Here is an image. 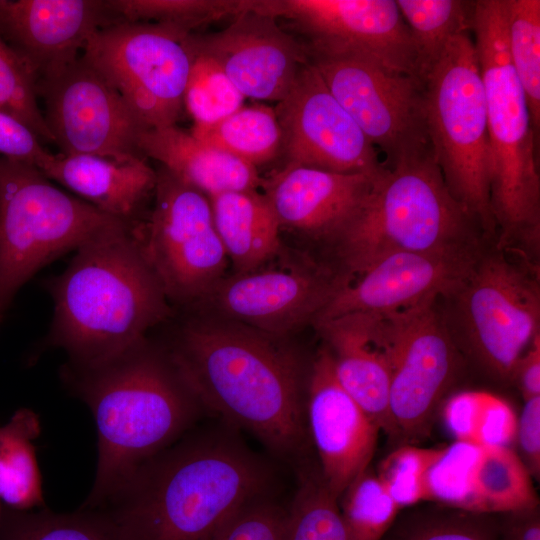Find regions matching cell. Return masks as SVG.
<instances>
[{"mask_svg": "<svg viewBox=\"0 0 540 540\" xmlns=\"http://www.w3.org/2000/svg\"><path fill=\"white\" fill-rule=\"evenodd\" d=\"M269 483L266 465L237 441L191 438L146 461L103 509L122 540H216Z\"/></svg>", "mask_w": 540, "mask_h": 540, "instance_id": "6da1fadb", "label": "cell"}, {"mask_svg": "<svg viewBox=\"0 0 540 540\" xmlns=\"http://www.w3.org/2000/svg\"><path fill=\"white\" fill-rule=\"evenodd\" d=\"M168 357L198 404L277 453L303 448L299 365L273 336L237 323H190Z\"/></svg>", "mask_w": 540, "mask_h": 540, "instance_id": "7a4b0ae2", "label": "cell"}, {"mask_svg": "<svg viewBox=\"0 0 540 540\" xmlns=\"http://www.w3.org/2000/svg\"><path fill=\"white\" fill-rule=\"evenodd\" d=\"M139 228L119 221L100 230L49 284L55 304L49 343L64 349L75 369L117 357L169 314Z\"/></svg>", "mask_w": 540, "mask_h": 540, "instance_id": "3957f363", "label": "cell"}, {"mask_svg": "<svg viewBox=\"0 0 540 540\" xmlns=\"http://www.w3.org/2000/svg\"><path fill=\"white\" fill-rule=\"evenodd\" d=\"M74 370V388L97 428L95 479L81 507L103 508L190 427L198 402L169 357L151 352L145 339L101 365Z\"/></svg>", "mask_w": 540, "mask_h": 540, "instance_id": "277c9868", "label": "cell"}, {"mask_svg": "<svg viewBox=\"0 0 540 540\" xmlns=\"http://www.w3.org/2000/svg\"><path fill=\"white\" fill-rule=\"evenodd\" d=\"M484 88L498 248L538 244L540 176L526 97L511 65L503 0L474 1L471 26Z\"/></svg>", "mask_w": 540, "mask_h": 540, "instance_id": "5b68a950", "label": "cell"}, {"mask_svg": "<svg viewBox=\"0 0 540 540\" xmlns=\"http://www.w3.org/2000/svg\"><path fill=\"white\" fill-rule=\"evenodd\" d=\"M483 232L449 191L434 154L383 167L355 219L334 242L350 274L399 252L479 246Z\"/></svg>", "mask_w": 540, "mask_h": 540, "instance_id": "8992f818", "label": "cell"}, {"mask_svg": "<svg viewBox=\"0 0 540 540\" xmlns=\"http://www.w3.org/2000/svg\"><path fill=\"white\" fill-rule=\"evenodd\" d=\"M434 158L454 198L486 238L497 232L491 203L486 102L470 32L453 37L423 79Z\"/></svg>", "mask_w": 540, "mask_h": 540, "instance_id": "52a82bcc", "label": "cell"}, {"mask_svg": "<svg viewBox=\"0 0 540 540\" xmlns=\"http://www.w3.org/2000/svg\"><path fill=\"white\" fill-rule=\"evenodd\" d=\"M119 221L63 192L37 167L0 157V317L42 266Z\"/></svg>", "mask_w": 540, "mask_h": 540, "instance_id": "ba28073f", "label": "cell"}, {"mask_svg": "<svg viewBox=\"0 0 540 540\" xmlns=\"http://www.w3.org/2000/svg\"><path fill=\"white\" fill-rule=\"evenodd\" d=\"M306 48L332 95L384 156L385 168L433 154L419 78L362 51Z\"/></svg>", "mask_w": 540, "mask_h": 540, "instance_id": "9c48e42d", "label": "cell"}, {"mask_svg": "<svg viewBox=\"0 0 540 540\" xmlns=\"http://www.w3.org/2000/svg\"><path fill=\"white\" fill-rule=\"evenodd\" d=\"M498 250L482 252L451 298L467 353L489 376L505 383L539 335L540 291L528 265Z\"/></svg>", "mask_w": 540, "mask_h": 540, "instance_id": "30bf717a", "label": "cell"}, {"mask_svg": "<svg viewBox=\"0 0 540 540\" xmlns=\"http://www.w3.org/2000/svg\"><path fill=\"white\" fill-rule=\"evenodd\" d=\"M189 34L164 25L116 22L82 56L118 91L144 130L177 125L191 65Z\"/></svg>", "mask_w": 540, "mask_h": 540, "instance_id": "8fae6325", "label": "cell"}, {"mask_svg": "<svg viewBox=\"0 0 540 540\" xmlns=\"http://www.w3.org/2000/svg\"><path fill=\"white\" fill-rule=\"evenodd\" d=\"M438 299L388 313L389 437L416 444L431 432L437 412L461 371L462 360Z\"/></svg>", "mask_w": 540, "mask_h": 540, "instance_id": "7c38bea8", "label": "cell"}, {"mask_svg": "<svg viewBox=\"0 0 540 540\" xmlns=\"http://www.w3.org/2000/svg\"><path fill=\"white\" fill-rule=\"evenodd\" d=\"M153 197L139 238L167 299L190 302L211 293L228 257L209 198L162 166Z\"/></svg>", "mask_w": 540, "mask_h": 540, "instance_id": "4fadbf2b", "label": "cell"}, {"mask_svg": "<svg viewBox=\"0 0 540 540\" xmlns=\"http://www.w3.org/2000/svg\"><path fill=\"white\" fill-rule=\"evenodd\" d=\"M47 128L62 155L145 158L144 130L118 91L81 55L61 72L37 82Z\"/></svg>", "mask_w": 540, "mask_h": 540, "instance_id": "5bb4252c", "label": "cell"}, {"mask_svg": "<svg viewBox=\"0 0 540 540\" xmlns=\"http://www.w3.org/2000/svg\"><path fill=\"white\" fill-rule=\"evenodd\" d=\"M274 110L284 166L370 175L384 167L378 151L310 62Z\"/></svg>", "mask_w": 540, "mask_h": 540, "instance_id": "9a60e30c", "label": "cell"}, {"mask_svg": "<svg viewBox=\"0 0 540 540\" xmlns=\"http://www.w3.org/2000/svg\"><path fill=\"white\" fill-rule=\"evenodd\" d=\"M482 252L479 245L386 255L362 270L354 283L347 280L314 324L350 313L388 314L431 299L452 297Z\"/></svg>", "mask_w": 540, "mask_h": 540, "instance_id": "2e32d148", "label": "cell"}, {"mask_svg": "<svg viewBox=\"0 0 540 540\" xmlns=\"http://www.w3.org/2000/svg\"><path fill=\"white\" fill-rule=\"evenodd\" d=\"M253 9L295 22L306 47L362 51L417 77L410 31L395 0L254 1Z\"/></svg>", "mask_w": 540, "mask_h": 540, "instance_id": "e0dca14e", "label": "cell"}, {"mask_svg": "<svg viewBox=\"0 0 540 540\" xmlns=\"http://www.w3.org/2000/svg\"><path fill=\"white\" fill-rule=\"evenodd\" d=\"M532 476L509 446L455 441L426 477V502L488 515L538 507Z\"/></svg>", "mask_w": 540, "mask_h": 540, "instance_id": "ac0fdd59", "label": "cell"}, {"mask_svg": "<svg viewBox=\"0 0 540 540\" xmlns=\"http://www.w3.org/2000/svg\"><path fill=\"white\" fill-rule=\"evenodd\" d=\"M253 4L225 29L189 34L187 43L211 57L245 98L278 103L309 62L308 51L279 27L275 17L254 10Z\"/></svg>", "mask_w": 540, "mask_h": 540, "instance_id": "d6986e66", "label": "cell"}, {"mask_svg": "<svg viewBox=\"0 0 540 540\" xmlns=\"http://www.w3.org/2000/svg\"><path fill=\"white\" fill-rule=\"evenodd\" d=\"M113 23L102 0H0V36L37 82L74 63L94 34Z\"/></svg>", "mask_w": 540, "mask_h": 540, "instance_id": "ffe728a7", "label": "cell"}, {"mask_svg": "<svg viewBox=\"0 0 540 540\" xmlns=\"http://www.w3.org/2000/svg\"><path fill=\"white\" fill-rule=\"evenodd\" d=\"M306 416L321 477L339 500L369 467L380 430L339 383L327 347L319 352L312 366Z\"/></svg>", "mask_w": 540, "mask_h": 540, "instance_id": "44dd1931", "label": "cell"}, {"mask_svg": "<svg viewBox=\"0 0 540 540\" xmlns=\"http://www.w3.org/2000/svg\"><path fill=\"white\" fill-rule=\"evenodd\" d=\"M346 281L303 269L252 271L221 280L211 293L227 318L277 337L314 322Z\"/></svg>", "mask_w": 540, "mask_h": 540, "instance_id": "7402d4cb", "label": "cell"}, {"mask_svg": "<svg viewBox=\"0 0 540 540\" xmlns=\"http://www.w3.org/2000/svg\"><path fill=\"white\" fill-rule=\"evenodd\" d=\"M376 175L283 166L262 179V194L280 227L335 242L359 213Z\"/></svg>", "mask_w": 540, "mask_h": 540, "instance_id": "603a6c76", "label": "cell"}, {"mask_svg": "<svg viewBox=\"0 0 540 540\" xmlns=\"http://www.w3.org/2000/svg\"><path fill=\"white\" fill-rule=\"evenodd\" d=\"M335 375L371 421L389 434V327L386 314L350 313L315 324Z\"/></svg>", "mask_w": 540, "mask_h": 540, "instance_id": "cb8c5ba5", "label": "cell"}, {"mask_svg": "<svg viewBox=\"0 0 540 540\" xmlns=\"http://www.w3.org/2000/svg\"><path fill=\"white\" fill-rule=\"evenodd\" d=\"M39 170L102 212L136 225L143 223L142 211L157 182L146 158L52 154Z\"/></svg>", "mask_w": 540, "mask_h": 540, "instance_id": "d4e9b609", "label": "cell"}, {"mask_svg": "<svg viewBox=\"0 0 540 540\" xmlns=\"http://www.w3.org/2000/svg\"><path fill=\"white\" fill-rule=\"evenodd\" d=\"M138 147L145 158L158 161L208 198L261 186L256 167L200 141L177 125L143 130Z\"/></svg>", "mask_w": 540, "mask_h": 540, "instance_id": "484cf974", "label": "cell"}, {"mask_svg": "<svg viewBox=\"0 0 540 540\" xmlns=\"http://www.w3.org/2000/svg\"><path fill=\"white\" fill-rule=\"evenodd\" d=\"M216 231L236 274L255 271L280 249V225L257 190L209 198Z\"/></svg>", "mask_w": 540, "mask_h": 540, "instance_id": "4316f807", "label": "cell"}, {"mask_svg": "<svg viewBox=\"0 0 540 540\" xmlns=\"http://www.w3.org/2000/svg\"><path fill=\"white\" fill-rule=\"evenodd\" d=\"M40 433L38 416L18 409L0 426V499L11 509L44 505L41 476L33 440Z\"/></svg>", "mask_w": 540, "mask_h": 540, "instance_id": "83f0119b", "label": "cell"}, {"mask_svg": "<svg viewBox=\"0 0 540 540\" xmlns=\"http://www.w3.org/2000/svg\"><path fill=\"white\" fill-rule=\"evenodd\" d=\"M395 1L410 31L417 77L423 81L449 41L459 34L471 32L474 1Z\"/></svg>", "mask_w": 540, "mask_h": 540, "instance_id": "f1b7e54d", "label": "cell"}, {"mask_svg": "<svg viewBox=\"0 0 540 540\" xmlns=\"http://www.w3.org/2000/svg\"><path fill=\"white\" fill-rule=\"evenodd\" d=\"M192 135L254 167L279 155L281 130L275 110L266 105L241 107L215 124L193 126Z\"/></svg>", "mask_w": 540, "mask_h": 540, "instance_id": "f546056e", "label": "cell"}, {"mask_svg": "<svg viewBox=\"0 0 540 540\" xmlns=\"http://www.w3.org/2000/svg\"><path fill=\"white\" fill-rule=\"evenodd\" d=\"M441 407L446 428L455 441L509 447L515 441L518 417L498 395L463 390L450 394Z\"/></svg>", "mask_w": 540, "mask_h": 540, "instance_id": "4dcf8cb0", "label": "cell"}, {"mask_svg": "<svg viewBox=\"0 0 540 540\" xmlns=\"http://www.w3.org/2000/svg\"><path fill=\"white\" fill-rule=\"evenodd\" d=\"M32 510V509H31ZM9 509L0 515V540H122L106 509L71 513Z\"/></svg>", "mask_w": 540, "mask_h": 540, "instance_id": "1f68e13d", "label": "cell"}, {"mask_svg": "<svg viewBox=\"0 0 540 540\" xmlns=\"http://www.w3.org/2000/svg\"><path fill=\"white\" fill-rule=\"evenodd\" d=\"M401 511L382 540H499L497 515L432 503Z\"/></svg>", "mask_w": 540, "mask_h": 540, "instance_id": "d6a6232c", "label": "cell"}, {"mask_svg": "<svg viewBox=\"0 0 540 540\" xmlns=\"http://www.w3.org/2000/svg\"><path fill=\"white\" fill-rule=\"evenodd\" d=\"M511 65L524 91L531 124L540 128V1L503 0Z\"/></svg>", "mask_w": 540, "mask_h": 540, "instance_id": "836d02e7", "label": "cell"}, {"mask_svg": "<svg viewBox=\"0 0 540 540\" xmlns=\"http://www.w3.org/2000/svg\"><path fill=\"white\" fill-rule=\"evenodd\" d=\"M106 3L116 22L155 23L192 34L197 27L250 9L253 1L108 0Z\"/></svg>", "mask_w": 540, "mask_h": 540, "instance_id": "e575fe53", "label": "cell"}, {"mask_svg": "<svg viewBox=\"0 0 540 540\" xmlns=\"http://www.w3.org/2000/svg\"><path fill=\"white\" fill-rule=\"evenodd\" d=\"M188 37V36H187ZM191 65L184 92V108L196 127L217 123L243 107L245 97L221 67L187 43Z\"/></svg>", "mask_w": 540, "mask_h": 540, "instance_id": "d590c367", "label": "cell"}, {"mask_svg": "<svg viewBox=\"0 0 540 540\" xmlns=\"http://www.w3.org/2000/svg\"><path fill=\"white\" fill-rule=\"evenodd\" d=\"M287 511V540H354L320 473L302 477Z\"/></svg>", "mask_w": 540, "mask_h": 540, "instance_id": "8d00e7d4", "label": "cell"}, {"mask_svg": "<svg viewBox=\"0 0 540 540\" xmlns=\"http://www.w3.org/2000/svg\"><path fill=\"white\" fill-rule=\"evenodd\" d=\"M338 502L354 540H382L402 511L369 467L347 487Z\"/></svg>", "mask_w": 540, "mask_h": 540, "instance_id": "74e56055", "label": "cell"}, {"mask_svg": "<svg viewBox=\"0 0 540 540\" xmlns=\"http://www.w3.org/2000/svg\"><path fill=\"white\" fill-rule=\"evenodd\" d=\"M38 97L35 76L0 36V108L23 122L41 141L52 142Z\"/></svg>", "mask_w": 540, "mask_h": 540, "instance_id": "f35d334b", "label": "cell"}, {"mask_svg": "<svg viewBox=\"0 0 540 540\" xmlns=\"http://www.w3.org/2000/svg\"><path fill=\"white\" fill-rule=\"evenodd\" d=\"M441 448L397 446L376 472L401 510L426 502V477Z\"/></svg>", "mask_w": 540, "mask_h": 540, "instance_id": "ab89813d", "label": "cell"}, {"mask_svg": "<svg viewBox=\"0 0 540 540\" xmlns=\"http://www.w3.org/2000/svg\"><path fill=\"white\" fill-rule=\"evenodd\" d=\"M288 511L266 495L244 507L216 540H287Z\"/></svg>", "mask_w": 540, "mask_h": 540, "instance_id": "60d3db41", "label": "cell"}, {"mask_svg": "<svg viewBox=\"0 0 540 540\" xmlns=\"http://www.w3.org/2000/svg\"><path fill=\"white\" fill-rule=\"evenodd\" d=\"M41 139L23 122L0 108V156L40 169L51 157Z\"/></svg>", "mask_w": 540, "mask_h": 540, "instance_id": "b9f144b4", "label": "cell"}, {"mask_svg": "<svg viewBox=\"0 0 540 540\" xmlns=\"http://www.w3.org/2000/svg\"><path fill=\"white\" fill-rule=\"evenodd\" d=\"M520 448L519 457L532 478L540 474V396L525 400L517 419L516 438Z\"/></svg>", "mask_w": 540, "mask_h": 540, "instance_id": "7bdbcfd3", "label": "cell"}, {"mask_svg": "<svg viewBox=\"0 0 540 540\" xmlns=\"http://www.w3.org/2000/svg\"><path fill=\"white\" fill-rule=\"evenodd\" d=\"M511 382L517 385L524 400L540 396V334L518 360Z\"/></svg>", "mask_w": 540, "mask_h": 540, "instance_id": "ee69618b", "label": "cell"}, {"mask_svg": "<svg viewBox=\"0 0 540 540\" xmlns=\"http://www.w3.org/2000/svg\"><path fill=\"white\" fill-rule=\"evenodd\" d=\"M499 540H540L538 507L501 514Z\"/></svg>", "mask_w": 540, "mask_h": 540, "instance_id": "f6af8a7d", "label": "cell"}, {"mask_svg": "<svg viewBox=\"0 0 540 540\" xmlns=\"http://www.w3.org/2000/svg\"><path fill=\"white\" fill-rule=\"evenodd\" d=\"M0 515H1V513H0Z\"/></svg>", "mask_w": 540, "mask_h": 540, "instance_id": "bcb514c9", "label": "cell"}]
</instances>
